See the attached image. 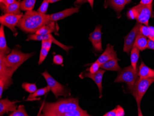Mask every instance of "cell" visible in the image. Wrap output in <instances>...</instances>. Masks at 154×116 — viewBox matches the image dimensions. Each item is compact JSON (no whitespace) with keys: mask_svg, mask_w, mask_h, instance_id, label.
<instances>
[{"mask_svg":"<svg viewBox=\"0 0 154 116\" xmlns=\"http://www.w3.org/2000/svg\"><path fill=\"white\" fill-rule=\"evenodd\" d=\"M21 0H18V1L19 2H20V1Z\"/></svg>","mask_w":154,"mask_h":116,"instance_id":"f6af8a7d","label":"cell"},{"mask_svg":"<svg viewBox=\"0 0 154 116\" xmlns=\"http://www.w3.org/2000/svg\"><path fill=\"white\" fill-rule=\"evenodd\" d=\"M152 4L143 5L140 4L134 7L137 14V22L146 26H148L149 21L153 16Z\"/></svg>","mask_w":154,"mask_h":116,"instance_id":"52a82bcc","label":"cell"},{"mask_svg":"<svg viewBox=\"0 0 154 116\" xmlns=\"http://www.w3.org/2000/svg\"><path fill=\"white\" fill-rule=\"evenodd\" d=\"M51 90V88L48 85L43 88H40L37 89L36 92L32 93H30L28 97L27 100H32L36 98L38 96H41L45 95Z\"/></svg>","mask_w":154,"mask_h":116,"instance_id":"cb8c5ba5","label":"cell"},{"mask_svg":"<svg viewBox=\"0 0 154 116\" xmlns=\"http://www.w3.org/2000/svg\"><path fill=\"white\" fill-rule=\"evenodd\" d=\"M119 59L116 58L110 60L105 62L100 65V68L105 71H119L121 70L120 66L119 65L118 61Z\"/></svg>","mask_w":154,"mask_h":116,"instance_id":"ffe728a7","label":"cell"},{"mask_svg":"<svg viewBox=\"0 0 154 116\" xmlns=\"http://www.w3.org/2000/svg\"><path fill=\"white\" fill-rule=\"evenodd\" d=\"M138 76L141 79L154 78V70L145 65L143 62H141L139 67Z\"/></svg>","mask_w":154,"mask_h":116,"instance_id":"d6986e66","label":"cell"},{"mask_svg":"<svg viewBox=\"0 0 154 116\" xmlns=\"http://www.w3.org/2000/svg\"><path fill=\"white\" fill-rule=\"evenodd\" d=\"M50 3V0H44L37 11L42 14H46V13L47 12L48 5Z\"/></svg>","mask_w":154,"mask_h":116,"instance_id":"f546056e","label":"cell"},{"mask_svg":"<svg viewBox=\"0 0 154 116\" xmlns=\"http://www.w3.org/2000/svg\"><path fill=\"white\" fill-rule=\"evenodd\" d=\"M22 16L23 14H4L0 17V23L2 25L8 27L13 32L14 36H16L18 33L15 27H17Z\"/></svg>","mask_w":154,"mask_h":116,"instance_id":"9c48e42d","label":"cell"},{"mask_svg":"<svg viewBox=\"0 0 154 116\" xmlns=\"http://www.w3.org/2000/svg\"><path fill=\"white\" fill-rule=\"evenodd\" d=\"M137 69L135 70L130 65L119 71L115 83H125L128 84L129 90L131 91L134 85L138 76Z\"/></svg>","mask_w":154,"mask_h":116,"instance_id":"5b68a950","label":"cell"},{"mask_svg":"<svg viewBox=\"0 0 154 116\" xmlns=\"http://www.w3.org/2000/svg\"><path fill=\"white\" fill-rule=\"evenodd\" d=\"M139 32L141 33L143 35L148 38L150 33V27L146 25H141L139 28Z\"/></svg>","mask_w":154,"mask_h":116,"instance_id":"1f68e13d","label":"cell"},{"mask_svg":"<svg viewBox=\"0 0 154 116\" xmlns=\"http://www.w3.org/2000/svg\"><path fill=\"white\" fill-rule=\"evenodd\" d=\"M19 101H11L8 98L0 100V116H3L5 113L9 111H14L16 110L18 106L16 104Z\"/></svg>","mask_w":154,"mask_h":116,"instance_id":"9a60e30c","label":"cell"},{"mask_svg":"<svg viewBox=\"0 0 154 116\" xmlns=\"http://www.w3.org/2000/svg\"><path fill=\"white\" fill-rule=\"evenodd\" d=\"M36 0H23L20 2V8L22 11H28L33 10Z\"/></svg>","mask_w":154,"mask_h":116,"instance_id":"d4e9b609","label":"cell"},{"mask_svg":"<svg viewBox=\"0 0 154 116\" xmlns=\"http://www.w3.org/2000/svg\"><path fill=\"white\" fill-rule=\"evenodd\" d=\"M53 62L54 64L56 65H61L63 62V57L60 55H57L54 56Z\"/></svg>","mask_w":154,"mask_h":116,"instance_id":"e575fe53","label":"cell"},{"mask_svg":"<svg viewBox=\"0 0 154 116\" xmlns=\"http://www.w3.org/2000/svg\"><path fill=\"white\" fill-rule=\"evenodd\" d=\"M35 53H25L22 52L20 49L15 47L11 51V52L7 56H4V60L7 65L17 70L26 61L32 57Z\"/></svg>","mask_w":154,"mask_h":116,"instance_id":"277c9868","label":"cell"},{"mask_svg":"<svg viewBox=\"0 0 154 116\" xmlns=\"http://www.w3.org/2000/svg\"><path fill=\"white\" fill-rule=\"evenodd\" d=\"M79 7H76L75 8H71L65 9L63 11L54 13L51 14V21H58L59 20H62L68 16H71L75 13L79 12Z\"/></svg>","mask_w":154,"mask_h":116,"instance_id":"2e32d148","label":"cell"},{"mask_svg":"<svg viewBox=\"0 0 154 116\" xmlns=\"http://www.w3.org/2000/svg\"><path fill=\"white\" fill-rule=\"evenodd\" d=\"M100 65H101L99 63L96 61V62L93 63L91 64V66L86 70V71H88L91 74L96 73L100 69Z\"/></svg>","mask_w":154,"mask_h":116,"instance_id":"d6a6232c","label":"cell"},{"mask_svg":"<svg viewBox=\"0 0 154 116\" xmlns=\"http://www.w3.org/2000/svg\"><path fill=\"white\" fill-rule=\"evenodd\" d=\"M60 1V0H50V2L51 3H53L57 2Z\"/></svg>","mask_w":154,"mask_h":116,"instance_id":"7bdbcfd3","label":"cell"},{"mask_svg":"<svg viewBox=\"0 0 154 116\" xmlns=\"http://www.w3.org/2000/svg\"><path fill=\"white\" fill-rule=\"evenodd\" d=\"M42 75L44 77L48 85L50 86L51 91L57 99L59 96H64L66 97L68 95H70V93H68L65 86L62 85L55 80L54 78L50 75L47 71H45L42 73Z\"/></svg>","mask_w":154,"mask_h":116,"instance_id":"8992f818","label":"cell"},{"mask_svg":"<svg viewBox=\"0 0 154 116\" xmlns=\"http://www.w3.org/2000/svg\"><path fill=\"white\" fill-rule=\"evenodd\" d=\"M51 22V15L31 10L26 11L17 27L25 33L34 34L36 33L40 28Z\"/></svg>","mask_w":154,"mask_h":116,"instance_id":"6da1fadb","label":"cell"},{"mask_svg":"<svg viewBox=\"0 0 154 116\" xmlns=\"http://www.w3.org/2000/svg\"><path fill=\"white\" fill-rule=\"evenodd\" d=\"M141 25L140 23L137 22L134 28L125 37L123 51L128 55H129L132 48L134 46L137 35L139 32V28Z\"/></svg>","mask_w":154,"mask_h":116,"instance_id":"30bf717a","label":"cell"},{"mask_svg":"<svg viewBox=\"0 0 154 116\" xmlns=\"http://www.w3.org/2000/svg\"><path fill=\"white\" fill-rule=\"evenodd\" d=\"M57 31V27L55 26L54 21H52L50 23L45 25L44 27L40 28L36 33L37 34H48L54 33Z\"/></svg>","mask_w":154,"mask_h":116,"instance_id":"7402d4cb","label":"cell"},{"mask_svg":"<svg viewBox=\"0 0 154 116\" xmlns=\"http://www.w3.org/2000/svg\"><path fill=\"white\" fill-rule=\"evenodd\" d=\"M22 87L26 91L30 93H33L38 89L36 83H24L22 84Z\"/></svg>","mask_w":154,"mask_h":116,"instance_id":"f1b7e54d","label":"cell"},{"mask_svg":"<svg viewBox=\"0 0 154 116\" xmlns=\"http://www.w3.org/2000/svg\"><path fill=\"white\" fill-rule=\"evenodd\" d=\"M11 49L7 45L4 33V26L0 27V55L6 56L11 52Z\"/></svg>","mask_w":154,"mask_h":116,"instance_id":"ac0fdd59","label":"cell"},{"mask_svg":"<svg viewBox=\"0 0 154 116\" xmlns=\"http://www.w3.org/2000/svg\"><path fill=\"white\" fill-rule=\"evenodd\" d=\"M102 26L98 25L94 31L91 33L89 39L92 44L96 52H101L103 51L102 44Z\"/></svg>","mask_w":154,"mask_h":116,"instance_id":"7c38bea8","label":"cell"},{"mask_svg":"<svg viewBox=\"0 0 154 116\" xmlns=\"http://www.w3.org/2000/svg\"><path fill=\"white\" fill-rule=\"evenodd\" d=\"M4 56L0 55V80L3 81L5 89H7L13 84L12 77L16 71L7 65L4 60Z\"/></svg>","mask_w":154,"mask_h":116,"instance_id":"ba28073f","label":"cell"},{"mask_svg":"<svg viewBox=\"0 0 154 116\" xmlns=\"http://www.w3.org/2000/svg\"><path fill=\"white\" fill-rule=\"evenodd\" d=\"M48 52H49V51L47 50V49L43 48H41L40 52L38 63L39 65L41 64L44 61H45V59L48 54Z\"/></svg>","mask_w":154,"mask_h":116,"instance_id":"4dcf8cb0","label":"cell"},{"mask_svg":"<svg viewBox=\"0 0 154 116\" xmlns=\"http://www.w3.org/2000/svg\"><path fill=\"white\" fill-rule=\"evenodd\" d=\"M88 114L87 111L84 110L82 108L79 107L78 109H76L72 111L65 112L61 114L60 116H90Z\"/></svg>","mask_w":154,"mask_h":116,"instance_id":"484cf974","label":"cell"},{"mask_svg":"<svg viewBox=\"0 0 154 116\" xmlns=\"http://www.w3.org/2000/svg\"><path fill=\"white\" fill-rule=\"evenodd\" d=\"M0 7L4 14H22V13L20 12V2L19 1H16L13 4L7 6L4 5L3 3H0Z\"/></svg>","mask_w":154,"mask_h":116,"instance_id":"e0dca14e","label":"cell"},{"mask_svg":"<svg viewBox=\"0 0 154 116\" xmlns=\"http://www.w3.org/2000/svg\"><path fill=\"white\" fill-rule=\"evenodd\" d=\"M127 16L128 19L129 20H136L137 18V14L134 8L133 7L129 9L128 11L127 12Z\"/></svg>","mask_w":154,"mask_h":116,"instance_id":"836d02e7","label":"cell"},{"mask_svg":"<svg viewBox=\"0 0 154 116\" xmlns=\"http://www.w3.org/2000/svg\"><path fill=\"white\" fill-rule=\"evenodd\" d=\"M9 116H28L24 105H20L15 111L9 114Z\"/></svg>","mask_w":154,"mask_h":116,"instance_id":"83f0119b","label":"cell"},{"mask_svg":"<svg viewBox=\"0 0 154 116\" xmlns=\"http://www.w3.org/2000/svg\"><path fill=\"white\" fill-rule=\"evenodd\" d=\"M114 46L108 44L104 52L98 58L96 61L101 65L108 61L117 58L116 52L114 50Z\"/></svg>","mask_w":154,"mask_h":116,"instance_id":"4fadbf2b","label":"cell"},{"mask_svg":"<svg viewBox=\"0 0 154 116\" xmlns=\"http://www.w3.org/2000/svg\"><path fill=\"white\" fill-rule=\"evenodd\" d=\"M88 2L90 4V6H91V8H93V4H94V0H88Z\"/></svg>","mask_w":154,"mask_h":116,"instance_id":"b9f144b4","label":"cell"},{"mask_svg":"<svg viewBox=\"0 0 154 116\" xmlns=\"http://www.w3.org/2000/svg\"><path fill=\"white\" fill-rule=\"evenodd\" d=\"M125 114L123 108L118 105L115 109L105 113L103 116H124Z\"/></svg>","mask_w":154,"mask_h":116,"instance_id":"4316f807","label":"cell"},{"mask_svg":"<svg viewBox=\"0 0 154 116\" xmlns=\"http://www.w3.org/2000/svg\"><path fill=\"white\" fill-rule=\"evenodd\" d=\"M88 2V0H76L74 4H75V6H78V5H81L83 3H86V2Z\"/></svg>","mask_w":154,"mask_h":116,"instance_id":"60d3db41","label":"cell"},{"mask_svg":"<svg viewBox=\"0 0 154 116\" xmlns=\"http://www.w3.org/2000/svg\"><path fill=\"white\" fill-rule=\"evenodd\" d=\"M148 43V40L146 37L139 32L137 35L134 46L136 47L140 51H143L147 48Z\"/></svg>","mask_w":154,"mask_h":116,"instance_id":"44dd1931","label":"cell"},{"mask_svg":"<svg viewBox=\"0 0 154 116\" xmlns=\"http://www.w3.org/2000/svg\"><path fill=\"white\" fill-rule=\"evenodd\" d=\"M127 4L125 0H105L104 6L105 8L110 7L114 9L118 18L121 17V13Z\"/></svg>","mask_w":154,"mask_h":116,"instance_id":"5bb4252c","label":"cell"},{"mask_svg":"<svg viewBox=\"0 0 154 116\" xmlns=\"http://www.w3.org/2000/svg\"><path fill=\"white\" fill-rule=\"evenodd\" d=\"M127 4H129L131 2V0H125Z\"/></svg>","mask_w":154,"mask_h":116,"instance_id":"ee69618b","label":"cell"},{"mask_svg":"<svg viewBox=\"0 0 154 116\" xmlns=\"http://www.w3.org/2000/svg\"><path fill=\"white\" fill-rule=\"evenodd\" d=\"M139 51L140 50L136 46H133L131 52V65L134 69L136 70L137 65L139 57Z\"/></svg>","mask_w":154,"mask_h":116,"instance_id":"603a6c76","label":"cell"},{"mask_svg":"<svg viewBox=\"0 0 154 116\" xmlns=\"http://www.w3.org/2000/svg\"><path fill=\"white\" fill-rule=\"evenodd\" d=\"M5 89V86L2 80H0V98L2 97V93Z\"/></svg>","mask_w":154,"mask_h":116,"instance_id":"8d00e7d4","label":"cell"},{"mask_svg":"<svg viewBox=\"0 0 154 116\" xmlns=\"http://www.w3.org/2000/svg\"><path fill=\"white\" fill-rule=\"evenodd\" d=\"M105 70L103 69H99L97 73L95 74H91L88 72H83L80 74L79 77L81 79L84 78L85 77H88L94 80L98 88L99 89V98H101L103 96V86H102V80H103V76L104 74L105 73Z\"/></svg>","mask_w":154,"mask_h":116,"instance_id":"8fae6325","label":"cell"},{"mask_svg":"<svg viewBox=\"0 0 154 116\" xmlns=\"http://www.w3.org/2000/svg\"><path fill=\"white\" fill-rule=\"evenodd\" d=\"M153 0H141L140 4H143V5H150L152 4Z\"/></svg>","mask_w":154,"mask_h":116,"instance_id":"ab89813d","label":"cell"},{"mask_svg":"<svg viewBox=\"0 0 154 116\" xmlns=\"http://www.w3.org/2000/svg\"><path fill=\"white\" fill-rule=\"evenodd\" d=\"M147 49L154 50V41L150 39L148 40Z\"/></svg>","mask_w":154,"mask_h":116,"instance_id":"f35d334b","label":"cell"},{"mask_svg":"<svg viewBox=\"0 0 154 116\" xmlns=\"http://www.w3.org/2000/svg\"><path fill=\"white\" fill-rule=\"evenodd\" d=\"M16 2V0H0V3H3L6 6L13 4Z\"/></svg>","mask_w":154,"mask_h":116,"instance_id":"d590c367","label":"cell"},{"mask_svg":"<svg viewBox=\"0 0 154 116\" xmlns=\"http://www.w3.org/2000/svg\"><path fill=\"white\" fill-rule=\"evenodd\" d=\"M150 33L148 38H149V39L154 41V27L150 26Z\"/></svg>","mask_w":154,"mask_h":116,"instance_id":"74e56055","label":"cell"},{"mask_svg":"<svg viewBox=\"0 0 154 116\" xmlns=\"http://www.w3.org/2000/svg\"><path fill=\"white\" fill-rule=\"evenodd\" d=\"M79 99H60L57 102H46L42 107L41 116H60L61 114L79 108Z\"/></svg>","mask_w":154,"mask_h":116,"instance_id":"7a4b0ae2","label":"cell"},{"mask_svg":"<svg viewBox=\"0 0 154 116\" xmlns=\"http://www.w3.org/2000/svg\"><path fill=\"white\" fill-rule=\"evenodd\" d=\"M154 83V78L149 79H137L130 92L135 99L137 104L138 116H143L141 110L142 99L149 86Z\"/></svg>","mask_w":154,"mask_h":116,"instance_id":"3957f363","label":"cell"}]
</instances>
